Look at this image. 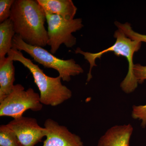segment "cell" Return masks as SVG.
Instances as JSON below:
<instances>
[{"label":"cell","instance_id":"ba28073f","mask_svg":"<svg viewBox=\"0 0 146 146\" xmlns=\"http://www.w3.org/2000/svg\"><path fill=\"white\" fill-rule=\"evenodd\" d=\"M44 126L47 130L46 138L42 146H84L79 136L52 119H47Z\"/></svg>","mask_w":146,"mask_h":146},{"label":"cell","instance_id":"5b68a950","mask_svg":"<svg viewBox=\"0 0 146 146\" xmlns=\"http://www.w3.org/2000/svg\"><path fill=\"white\" fill-rule=\"evenodd\" d=\"M45 13L48 24V45L50 47V53L55 54L62 44L67 48H72L77 42L72 33L83 27L82 19L68 21L58 15Z\"/></svg>","mask_w":146,"mask_h":146},{"label":"cell","instance_id":"3957f363","mask_svg":"<svg viewBox=\"0 0 146 146\" xmlns=\"http://www.w3.org/2000/svg\"><path fill=\"white\" fill-rule=\"evenodd\" d=\"M114 37L116 40L115 44L106 49L99 52L93 53L84 52L80 48L75 50L76 54L83 55L84 58L90 64V69L87 74L86 81L89 82L92 78L91 71L94 66H97L96 60L97 58L100 59L104 54L112 52L117 56L125 57L128 62V70L125 78L121 82L120 87L122 90L127 94L132 93L136 90L138 83L134 78L133 73V56L134 53L138 51L141 48L142 42L137 40H133L127 37L121 30L118 29L115 31Z\"/></svg>","mask_w":146,"mask_h":146},{"label":"cell","instance_id":"e0dca14e","mask_svg":"<svg viewBox=\"0 0 146 146\" xmlns=\"http://www.w3.org/2000/svg\"><path fill=\"white\" fill-rule=\"evenodd\" d=\"M134 78L137 83L142 84L146 80V66H143L139 63L134 64L133 68Z\"/></svg>","mask_w":146,"mask_h":146},{"label":"cell","instance_id":"5bb4252c","mask_svg":"<svg viewBox=\"0 0 146 146\" xmlns=\"http://www.w3.org/2000/svg\"><path fill=\"white\" fill-rule=\"evenodd\" d=\"M115 24L118 29L122 31L129 38L133 40L146 43V35L140 34L134 31L130 24L128 23L122 24L117 21H115Z\"/></svg>","mask_w":146,"mask_h":146},{"label":"cell","instance_id":"52a82bcc","mask_svg":"<svg viewBox=\"0 0 146 146\" xmlns=\"http://www.w3.org/2000/svg\"><path fill=\"white\" fill-rule=\"evenodd\" d=\"M7 125L23 146H35L46 135V129L39 126L35 118L22 116L13 119Z\"/></svg>","mask_w":146,"mask_h":146},{"label":"cell","instance_id":"7a4b0ae2","mask_svg":"<svg viewBox=\"0 0 146 146\" xmlns=\"http://www.w3.org/2000/svg\"><path fill=\"white\" fill-rule=\"evenodd\" d=\"M7 55L13 61L22 63L31 73L40 92V100L42 104L56 106L72 98V91L62 84V79L59 76L52 77L46 75L38 65L25 57L18 50L11 49Z\"/></svg>","mask_w":146,"mask_h":146},{"label":"cell","instance_id":"8992f818","mask_svg":"<svg viewBox=\"0 0 146 146\" xmlns=\"http://www.w3.org/2000/svg\"><path fill=\"white\" fill-rule=\"evenodd\" d=\"M42 108L43 104L38 93L32 88L25 90L23 85L16 84L12 92L0 102V117L16 119L23 116L29 110L37 112Z\"/></svg>","mask_w":146,"mask_h":146},{"label":"cell","instance_id":"277c9868","mask_svg":"<svg viewBox=\"0 0 146 146\" xmlns=\"http://www.w3.org/2000/svg\"><path fill=\"white\" fill-rule=\"evenodd\" d=\"M12 48L24 51L45 68L57 71L63 81L70 82L72 76L84 73L83 68L74 59L63 60L58 58L43 47L28 44L16 34L13 37Z\"/></svg>","mask_w":146,"mask_h":146},{"label":"cell","instance_id":"2e32d148","mask_svg":"<svg viewBox=\"0 0 146 146\" xmlns=\"http://www.w3.org/2000/svg\"><path fill=\"white\" fill-rule=\"evenodd\" d=\"M15 0L0 1V23L10 18L11 11Z\"/></svg>","mask_w":146,"mask_h":146},{"label":"cell","instance_id":"4fadbf2b","mask_svg":"<svg viewBox=\"0 0 146 146\" xmlns=\"http://www.w3.org/2000/svg\"><path fill=\"white\" fill-rule=\"evenodd\" d=\"M0 146H23L7 125L0 126Z\"/></svg>","mask_w":146,"mask_h":146},{"label":"cell","instance_id":"9c48e42d","mask_svg":"<svg viewBox=\"0 0 146 146\" xmlns=\"http://www.w3.org/2000/svg\"><path fill=\"white\" fill-rule=\"evenodd\" d=\"M133 131L130 123L113 126L100 137L97 146H129Z\"/></svg>","mask_w":146,"mask_h":146},{"label":"cell","instance_id":"7c38bea8","mask_svg":"<svg viewBox=\"0 0 146 146\" xmlns=\"http://www.w3.org/2000/svg\"><path fill=\"white\" fill-rule=\"evenodd\" d=\"M15 35L13 22L10 18L0 24V59L5 58L6 55L12 48Z\"/></svg>","mask_w":146,"mask_h":146},{"label":"cell","instance_id":"30bf717a","mask_svg":"<svg viewBox=\"0 0 146 146\" xmlns=\"http://www.w3.org/2000/svg\"><path fill=\"white\" fill-rule=\"evenodd\" d=\"M46 13L58 15L68 21L74 19L77 8L72 0H37Z\"/></svg>","mask_w":146,"mask_h":146},{"label":"cell","instance_id":"9a60e30c","mask_svg":"<svg viewBox=\"0 0 146 146\" xmlns=\"http://www.w3.org/2000/svg\"><path fill=\"white\" fill-rule=\"evenodd\" d=\"M131 117L134 119L141 121V127H146V104L144 105H133L131 111Z\"/></svg>","mask_w":146,"mask_h":146},{"label":"cell","instance_id":"6da1fadb","mask_svg":"<svg viewBox=\"0 0 146 146\" xmlns=\"http://www.w3.org/2000/svg\"><path fill=\"white\" fill-rule=\"evenodd\" d=\"M9 18L16 34L25 43L43 48L48 45L46 13L37 0H15Z\"/></svg>","mask_w":146,"mask_h":146},{"label":"cell","instance_id":"8fae6325","mask_svg":"<svg viewBox=\"0 0 146 146\" xmlns=\"http://www.w3.org/2000/svg\"><path fill=\"white\" fill-rule=\"evenodd\" d=\"M13 60L7 56L0 59V102L12 92L14 87L15 70Z\"/></svg>","mask_w":146,"mask_h":146}]
</instances>
